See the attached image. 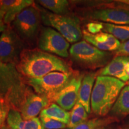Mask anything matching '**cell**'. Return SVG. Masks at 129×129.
Segmentation results:
<instances>
[{
    "label": "cell",
    "instance_id": "cell-14",
    "mask_svg": "<svg viewBox=\"0 0 129 129\" xmlns=\"http://www.w3.org/2000/svg\"><path fill=\"white\" fill-rule=\"evenodd\" d=\"M32 0H1L0 11L4 13V22L6 25L14 21L17 14L25 8L32 6Z\"/></svg>",
    "mask_w": 129,
    "mask_h": 129
},
{
    "label": "cell",
    "instance_id": "cell-21",
    "mask_svg": "<svg viewBox=\"0 0 129 129\" xmlns=\"http://www.w3.org/2000/svg\"><path fill=\"white\" fill-rule=\"evenodd\" d=\"M115 121L117 120L114 117L94 118L71 129H102Z\"/></svg>",
    "mask_w": 129,
    "mask_h": 129
},
{
    "label": "cell",
    "instance_id": "cell-27",
    "mask_svg": "<svg viewBox=\"0 0 129 129\" xmlns=\"http://www.w3.org/2000/svg\"><path fill=\"white\" fill-rule=\"evenodd\" d=\"M4 13L0 11V32H3L6 29L7 25L4 23Z\"/></svg>",
    "mask_w": 129,
    "mask_h": 129
},
{
    "label": "cell",
    "instance_id": "cell-15",
    "mask_svg": "<svg viewBox=\"0 0 129 129\" xmlns=\"http://www.w3.org/2000/svg\"><path fill=\"white\" fill-rule=\"evenodd\" d=\"M7 125L10 128L17 129H44L39 118L30 120H23L20 112L14 109H10L7 117Z\"/></svg>",
    "mask_w": 129,
    "mask_h": 129
},
{
    "label": "cell",
    "instance_id": "cell-13",
    "mask_svg": "<svg viewBox=\"0 0 129 129\" xmlns=\"http://www.w3.org/2000/svg\"><path fill=\"white\" fill-rule=\"evenodd\" d=\"M83 34L85 41L102 51H116L121 44L118 40L107 32H101L96 34H91L84 30Z\"/></svg>",
    "mask_w": 129,
    "mask_h": 129
},
{
    "label": "cell",
    "instance_id": "cell-9",
    "mask_svg": "<svg viewBox=\"0 0 129 129\" xmlns=\"http://www.w3.org/2000/svg\"><path fill=\"white\" fill-rule=\"evenodd\" d=\"M84 75L74 74L70 81L63 88L52 96L48 97L50 102H56L66 111L71 110L78 99V93Z\"/></svg>",
    "mask_w": 129,
    "mask_h": 129
},
{
    "label": "cell",
    "instance_id": "cell-22",
    "mask_svg": "<svg viewBox=\"0 0 129 129\" xmlns=\"http://www.w3.org/2000/svg\"><path fill=\"white\" fill-rule=\"evenodd\" d=\"M103 23V30L112 35L117 40L125 41L129 40V25H114L108 23Z\"/></svg>",
    "mask_w": 129,
    "mask_h": 129
},
{
    "label": "cell",
    "instance_id": "cell-26",
    "mask_svg": "<svg viewBox=\"0 0 129 129\" xmlns=\"http://www.w3.org/2000/svg\"><path fill=\"white\" fill-rule=\"evenodd\" d=\"M115 52L118 56H129V40L121 43L120 47Z\"/></svg>",
    "mask_w": 129,
    "mask_h": 129
},
{
    "label": "cell",
    "instance_id": "cell-28",
    "mask_svg": "<svg viewBox=\"0 0 129 129\" xmlns=\"http://www.w3.org/2000/svg\"><path fill=\"white\" fill-rule=\"evenodd\" d=\"M1 129H10V128H9V125H6L4 124V125H3L2 126V127H1Z\"/></svg>",
    "mask_w": 129,
    "mask_h": 129
},
{
    "label": "cell",
    "instance_id": "cell-6",
    "mask_svg": "<svg viewBox=\"0 0 129 129\" xmlns=\"http://www.w3.org/2000/svg\"><path fill=\"white\" fill-rule=\"evenodd\" d=\"M23 50V42L20 37L7 25L0 36V62L16 66Z\"/></svg>",
    "mask_w": 129,
    "mask_h": 129
},
{
    "label": "cell",
    "instance_id": "cell-3",
    "mask_svg": "<svg viewBox=\"0 0 129 129\" xmlns=\"http://www.w3.org/2000/svg\"><path fill=\"white\" fill-rule=\"evenodd\" d=\"M69 53L74 62L89 69L105 67L109 63L111 54L100 50L86 41L75 43L69 48Z\"/></svg>",
    "mask_w": 129,
    "mask_h": 129
},
{
    "label": "cell",
    "instance_id": "cell-25",
    "mask_svg": "<svg viewBox=\"0 0 129 129\" xmlns=\"http://www.w3.org/2000/svg\"><path fill=\"white\" fill-rule=\"evenodd\" d=\"M88 32L91 34H96L100 33L102 30H103V23L102 22H90L87 25Z\"/></svg>",
    "mask_w": 129,
    "mask_h": 129
},
{
    "label": "cell",
    "instance_id": "cell-1",
    "mask_svg": "<svg viewBox=\"0 0 129 129\" xmlns=\"http://www.w3.org/2000/svg\"><path fill=\"white\" fill-rule=\"evenodd\" d=\"M19 73L29 78H40L52 72H72L60 57L39 49L23 50L16 66Z\"/></svg>",
    "mask_w": 129,
    "mask_h": 129
},
{
    "label": "cell",
    "instance_id": "cell-23",
    "mask_svg": "<svg viewBox=\"0 0 129 129\" xmlns=\"http://www.w3.org/2000/svg\"><path fill=\"white\" fill-rule=\"evenodd\" d=\"M42 125L45 129H65L67 125L58 121L46 117H40Z\"/></svg>",
    "mask_w": 129,
    "mask_h": 129
},
{
    "label": "cell",
    "instance_id": "cell-4",
    "mask_svg": "<svg viewBox=\"0 0 129 129\" xmlns=\"http://www.w3.org/2000/svg\"><path fill=\"white\" fill-rule=\"evenodd\" d=\"M41 14L43 23L55 28L69 43H78L83 37L80 20L75 16L58 15L46 11L41 12Z\"/></svg>",
    "mask_w": 129,
    "mask_h": 129
},
{
    "label": "cell",
    "instance_id": "cell-11",
    "mask_svg": "<svg viewBox=\"0 0 129 129\" xmlns=\"http://www.w3.org/2000/svg\"><path fill=\"white\" fill-rule=\"evenodd\" d=\"M89 17L104 23L129 25V10L125 9L108 8L96 10L90 13Z\"/></svg>",
    "mask_w": 129,
    "mask_h": 129
},
{
    "label": "cell",
    "instance_id": "cell-29",
    "mask_svg": "<svg viewBox=\"0 0 129 129\" xmlns=\"http://www.w3.org/2000/svg\"><path fill=\"white\" fill-rule=\"evenodd\" d=\"M102 129H109V128H108L107 127H105V128H102Z\"/></svg>",
    "mask_w": 129,
    "mask_h": 129
},
{
    "label": "cell",
    "instance_id": "cell-7",
    "mask_svg": "<svg viewBox=\"0 0 129 129\" xmlns=\"http://www.w3.org/2000/svg\"><path fill=\"white\" fill-rule=\"evenodd\" d=\"M41 20V11L31 6L17 14L13 24L21 37L32 39L38 31Z\"/></svg>",
    "mask_w": 129,
    "mask_h": 129
},
{
    "label": "cell",
    "instance_id": "cell-2",
    "mask_svg": "<svg viewBox=\"0 0 129 129\" xmlns=\"http://www.w3.org/2000/svg\"><path fill=\"white\" fill-rule=\"evenodd\" d=\"M124 85V83L114 77H97L91 96V109L93 112L101 117L107 115Z\"/></svg>",
    "mask_w": 129,
    "mask_h": 129
},
{
    "label": "cell",
    "instance_id": "cell-33",
    "mask_svg": "<svg viewBox=\"0 0 129 129\" xmlns=\"http://www.w3.org/2000/svg\"><path fill=\"white\" fill-rule=\"evenodd\" d=\"M128 85H129V81H128Z\"/></svg>",
    "mask_w": 129,
    "mask_h": 129
},
{
    "label": "cell",
    "instance_id": "cell-30",
    "mask_svg": "<svg viewBox=\"0 0 129 129\" xmlns=\"http://www.w3.org/2000/svg\"><path fill=\"white\" fill-rule=\"evenodd\" d=\"M10 128V127H9ZM10 129H17V128H10Z\"/></svg>",
    "mask_w": 129,
    "mask_h": 129
},
{
    "label": "cell",
    "instance_id": "cell-19",
    "mask_svg": "<svg viewBox=\"0 0 129 129\" xmlns=\"http://www.w3.org/2000/svg\"><path fill=\"white\" fill-rule=\"evenodd\" d=\"M87 118L88 113L84 107L79 102H77L70 112V118L67 127L70 129L74 128L87 120Z\"/></svg>",
    "mask_w": 129,
    "mask_h": 129
},
{
    "label": "cell",
    "instance_id": "cell-8",
    "mask_svg": "<svg viewBox=\"0 0 129 129\" xmlns=\"http://www.w3.org/2000/svg\"><path fill=\"white\" fill-rule=\"evenodd\" d=\"M69 46V42L57 30L50 27L42 29L38 40V47L41 50L59 57H68Z\"/></svg>",
    "mask_w": 129,
    "mask_h": 129
},
{
    "label": "cell",
    "instance_id": "cell-10",
    "mask_svg": "<svg viewBox=\"0 0 129 129\" xmlns=\"http://www.w3.org/2000/svg\"><path fill=\"white\" fill-rule=\"evenodd\" d=\"M50 103L47 97L35 94L28 90L25 102L20 111L21 115L25 120L34 118L48 107Z\"/></svg>",
    "mask_w": 129,
    "mask_h": 129
},
{
    "label": "cell",
    "instance_id": "cell-17",
    "mask_svg": "<svg viewBox=\"0 0 129 129\" xmlns=\"http://www.w3.org/2000/svg\"><path fill=\"white\" fill-rule=\"evenodd\" d=\"M111 114L117 117H124L129 114V85L125 86L113 106Z\"/></svg>",
    "mask_w": 129,
    "mask_h": 129
},
{
    "label": "cell",
    "instance_id": "cell-34",
    "mask_svg": "<svg viewBox=\"0 0 129 129\" xmlns=\"http://www.w3.org/2000/svg\"><path fill=\"white\" fill-rule=\"evenodd\" d=\"M127 129H129V128H127Z\"/></svg>",
    "mask_w": 129,
    "mask_h": 129
},
{
    "label": "cell",
    "instance_id": "cell-20",
    "mask_svg": "<svg viewBox=\"0 0 129 129\" xmlns=\"http://www.w3.org/2000/svg\"><path fill=\"white\" fill-rule=\"evenodd\" d=\"M37 2L54 14L67 15L68 13L69 2L67 0H40Z\"/></svg>",
    "mask_w": 129,
    "mask_h": 129
},
{
    "label": "cell",
    "instance_id": "cell-18",
    "mask_svg": "<svg viewBox=\"0 0 129 129\" xmlns=\"http://www.w3.org/2000/svg\"><path fill=\"white\" fill-rule=\"evenodd\" d=\"M40 117L49 118L67 125L69 121L70 113L58 105L53 103L41 111Z\"/></svg>",
    "mask_w": 129,
    "mask_h": 129
},
{
    "label": "cell",
    "instance_id": "cell-32",
    "mask_svg": "<svg viewBox=\"0 0 129 129\" xmlns=\"http://www.w3.org/2000/svg\"><path fill=\"white\" fill-rule=\"evenodd\" d=\"M2 63H2V62H0V65H1V64H2Z\"/></svg>",
    "mask_w": 129,
    "mask_h": 129
},
{
    "label": "cell",
    "instance_id": "cell-12",
    "mask_svg": "<svg viewBox=\"0 0 129 129\" xmlns=\"http://www.w3.org/2000/svg\"><path fill=\"white\" fill-rule=\"evenodd\" d=\"M101 76L114 77L123 83L129 81V56H117L99 72Z\"/></svg>",
    "mask_w": 129,
    "mask_h": 129
},
{
    "label": "cell",
    "instance_id": "cell-16",
    "mask_svg": "<svg viewBox=\"0 0 129 129\" xmlns=\"http://www.w3.org/2000/svg\"><path fill=\"white\" fill-rule=\"evenodd\" d=\"M96 72H90L84 75L78 93V102L83 105L87 112H91V96L96 80Z\"/></svg>",
    "mask_w": 129,
    "mask_h": 129
},
{
    "label": "cell",
    "instance_id": "cell-24",
    "mask_svg": "<svg viewBox=\"0 0 129 129\" xmlns=\"http://www.w3.org/2000/svg\"><path fill=\"white\" fill-rule=\"evenodd\" d=\"M10 107L4 98H0V129L4 124L5 120L7 117Z\"/></svg>",
    "mask_w": 129,
    "mask_h": 129
},
{
    "label": "cell",
    "instance_id": "cell-5",
    "mask_svg": "<svg viewBox=\"0 0 129 129\" xmlns=\"http://www.w3.org/2000/svg\"><path fill=\"white\" fill-rule=\"evenodd\" d=\"M73 75V72H52L40 78H29L28 83L37 94L48 98L63 88Z\"/></svg>",
    "mask_w": 129,
    "mask_h": 129
},
{
    "label": "cell",
    "instance_id": "cell-31",
    "mask_svg": "<svg viewBox=\"0 0 129 129\" xmlns=\"http://www.w3.org/2000/svg\"><path fill=\"white\" fill-rule=\"evenodd\" d=\"M0 98H3V97L1 96V94H0Z\"/></svg>",
    "mask_w": 129,
    "mask_h": 129
}]
</instances>
